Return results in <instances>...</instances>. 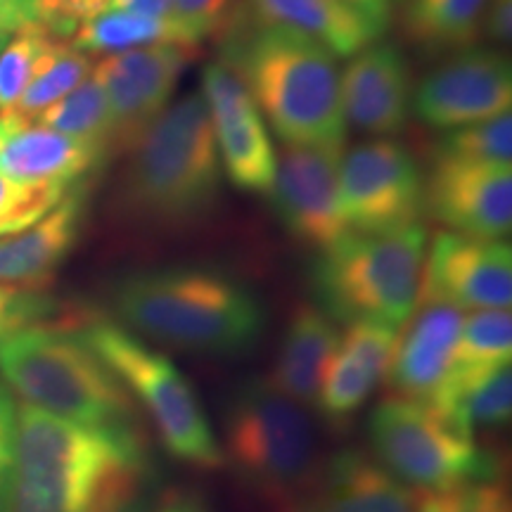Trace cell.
Returning <instances> with one entry per match:
<instances>
[{
    "mask_svg": "<svg viewBox=\"0 0 512 512\" xmlns=\"http://www.w3.org/2000/svg\"><path fill=\"white\" fill-rule=\"evenodd\" d=\"M415 512H512L510 496L498 482L453 486L444 491H422Z\"/></svg>",
    "mask_w": 512,
    "mask_h": 512,
    "instance_id": "obj_33",
    "label": "cell"
},
{
    "mask_svg": "<svg viewBox=\"0 0 512 512\" xmlns=\"http://www.w3.org/2000/svg\"><path fill=\"white\" fill-rule=\"evenodd\" d=\"M425 259L422 223L394 233H347L313 266L320 309L339 323L370 320L401 330L418 309Z\"/></svg>",
    "mask_w": 512,
    "mask_h": 512,
    "instance_id": "obj_6",
    "label": "cell"
},
{
    "mask_svg": "<svg viewBox=\"0 0 512 512\" xmlns=\"http://www.w3.org/2000/svg\"><path fill=\"white\" fill-rule=\"evenodd\" d=\"M197 48L147 46L110 53L93 64L91 76L107 95L112 119L110 150L133 152L169 107Z\"/></svg>",
    "mask_w": 512,
    "mask_h": 512,
    "instance_id": "obj_11",
    "label": "cell"
},
{
    "mask_svg": "<svg viewBox=\"0 0 512 512\" xmlns=\"http://www.w3.org/2000/svg\"><path fill=\"white\" fill-rule=\"evenodd\" d=\"M157 465L140 427H95L17 408L12 512H145Z\"/></svg>",
    "mask_w": 512,
    "mask_h": 512,
    "instance_id": "obj_1",
    "label": "cell"
},
{
    "mask_svg": "<svg viewBox=\"0 0 512 512\" xmlns=\"http://www.w3.org/2000/svg\"><path fill=\"white\" fill-rule=\"evenodd\" d=\"M425 207L458 235L503 240L512 226V166L437 157Z\"/></svg>",
    "mask_w": 512,
    "mask_h": 512,
    "instance_id": "obj_16",
    "label": "cell"
},
{
    "mask_svg": "<svg viewBox=\"0 0 512 512\" xmlns=\"http://www.w3.org/2000/svg\"><path fill=\"white\" fill-rule=\"evenodd\" d=\"M337 147L287 145L271 188L273 209L294 240L323 252L351 233L339 209Z\"/></svg>",
    "mask_w": 512,
    "mask_h": 512,
    "instance_id": "obj_13",
    "label": "cell"
},
{
    "mask_svg": "<svg viewBox=\"0 0 512 512\" xmlns=\"http://www.w3.org/2000/svg\"><path fill=\"white\" fill-rule=\"evenodd\" d=\"M418 496L358 448H344L320 470L294 512H415Z\"/></svg>",
    "mask_w": 512,
    "mask_h": 512,
    "instance_id": "obj_20",
    "label": "cell"
},
{
    "mask_svg": "<svg viewBox=\"0 0 512 512\" xmlns=\"http://www.w3.org/2000/svg\"><path fill=\"white\" fill-rule=\"evenodd\" d=\"M482 34L494 43H510L512 0H489L482 19Z\"/></svg>",
    "mask_w": 512,
    "mask_h": 512,
    "instance_id": "obj_37",
    "label": "cell"
},
{
    "mask_svg": "<svg viewBox=\"0 0 512 512\" xmlns=\"http://www.w3.org/2000/svg\"><path fill=\"white\" fill-rule=\"evenodd\" d=\"M0 377L29 406L95 427H140L133 396L76 325L36 323L0 339Z\"/></svg>",
    "mask_w": 512,
    "mask_h": 512,
    "instance_id": "obj_4",
    "label": "cell"
},
{
    "mask_svg": "<svg viewBox=\"0 0 512 512\" xmlns=\"http://www.w3.org/2000/svg\"><path fill=\"white\" fill-rule=\"evenodd\" d=\"M463 311L446 304H418L408 328L396 339V349L384 382L394 396L430 401L451 368L453 351L463 325Z\"/></svg>",
    "mask_w": 512,
    "mask_h": 512,
    "instance_id": "obj_21",
    "label": "cell"
},
{
    "mask_svg": "<svg viewBox=\"0 0 512 512\" xmlns=\"http://www.w3.org/2000/svg\"><path fill=\"white\" fill-rule=\"evenodd\" d=\"M76 328L140 401L171 458L204 470L226 463L200 396L169 356L112 320L83 318Z\"/></svg>",
    "mask_w": 512,
    "mask_h": 512,
    "instance_id": "obj_7",
    "label": "cell"
},
{
    "mask_svg": "<svg viewBox=\"0 0 512 512\" xmlns=\"http://www.w3.org/2000/svg\"><path fill=\"white\" fill-rule=\"evenodd\" d=\"M31 22H36V15L29 0H0V46Z\"/></svg>",
    "mask_w": 512,
    "mask_h": 512,
    "instance_id": "obj_38",
    "label": "cell"
},
{
    "mask_svg": "<svg viewBox=\"0 0 512 512\" xmlns=\"http://www.w3.org/2000/svg\"><path fill=\"white\" fill-rule=\"evenodd\" d=\"M512 105L510 57L494 48H465L418 83L411 110L439 131L501 117Z\"/></svg>",
    "mask_w": 512,
    "mask_h": 512,
    "instance_id": "obj_12",
    "label": "cell"
},
{
    "mask_svg": "<svg viewBox=\"0 0 512 512\" xmlns=\"http://www.w3.org/2000/svg\"><path fill=\"white\" fill-rule=\"evenodd\" d=\"M145 512H207L200 498L192 494H169L162 501H155Z\"/></svg>",
    "mask_w": 512,
    "mask_h": 512,
    "instance_id": "obj_42",
    "label": "cell"
},
{
    "mask_svg": "<svg viewBox=\"0 0 512 512\" xmlns=\"http://www.w3.org/2000/svg\"><path fill=\"white\" fill-rule=\"evenodd\" d=\"M221 166L240 190L271 195L278 155L247 86L226 64H209L202 76Z\"/></svg>",
    "mask_w": 512,
    "mask_h": 512,
    "instance_id": "obj_15",
    "label": "cell"
},
{
    "mask_svg": "<svg viewBox=\"0 0 512 512\" xmlns=\"http://www.w3.org/2000/svg\"><path fill=\"white\" fill-rule=\"evenodd\" d=\"M53 311L55 302L43 294L0 287V339L27 325L46 323Z\"/></svg>",
    "mask_w": 512,
    "mask_h": 512,
    "instance_id": "obj_36",
    "label": "cell"
},
{
    "mask_svg": "<svg viewBox=\"0 0 512 512\" xmlns=\"http://www.w3.org/2000/svg\"><path fill=\"white\" fill-rule=\"evenodd\" d=\"M174 19L195 46L235 24L238 0H171Z\"/></svg>",
    "mask_w": 512,
    "mask_h": 512,
    "instance_id": "obj_34",
    "label": "cell"
},
{
    "mask_svg": "<svg viewBox=\"0 0 512 512\" xmlns=\"http://www.w3.org/2000/svg\"><path fill=\"white\" fill-rule=\"evenodd\" d=\"M512 354V318L510 311L486 309L463 318L453 351L451 368L456 373H477L510 363Z\"/></svg>",
    "mask_w": 512,
    "mask_h": 512,
    "instance_id": "obj_28",
    "label": "cell"
},
{
    "mask_svg": "<svg viewBox=\"0 0 512 512\" xmlns=\"http://www.w3.org/2000/svg\"><path fill=\"white\" fill-rule=\"evenodd\" d=\"M342 107L347 124L370 136H394L406 126L411 114V72L399 46L370 43L351 55L339 72Z\"/></svg>",
    "mask_w": 512,
    "mask_h": 512,
    "instance_id": "obj_17",
    "label": "cell"
},
{
    "mask_svg": "<svg viewBox=\"0 0 512 512\" xmlns=\"http://www.w3.org/2000/svg\"><path fill=\"white\" fill-rule=\"evenodd\" d=\"M107 10L133 12V15L152 19H174V3L171 0H110V8Z\"/></svg>",
    "mask_w": 512,
    "mask_h": 512,
    "instance_id": "obj_39",
    "label": "cell"
},
{
    "mask_svg": "<svg viewBox=\"0 0 512 512\" xmlns=\"http://www.w3.org/2000/svg\"><path fill=\"white\" fill-rule=\"evenodd\" d=\"M221 157L202 93L174 102L145 133L126 174V207L155 226L200 221L219 200Z\"/></svg>",
    "mask_w": 512,
    "mask_h": 512,
    "instance_id": "obj_5",
    "label": "cell"
},
{
    "mask_svg": "<svg viewBox=\"0 0 512 512\" xmlns=\"http://www.w3.org/2000/svg\"><path fill=\"white\" fill-rule=\"evenodd\" d=\"M72 185L27 183L0 176V238L27 230L64 200Z\"/></svg>",
    "mask_w": 512,
    "mask_h": 512,
    "instance_id": "obj_32",
    "label": "cell"
},
{
    "mask_svg": "<svg viewBox=\"0 0 512 512\" xmlns=\"http://www.w3.org/2000/svg\"><path fill=\"white\" fill-rule=\"evenodd\" d=\"M339 209L351 233H394L420 223L425 178L394 140H370L342 155Z\"/></svg>",
    "mask_w": 512,
    "mask_h": 512,
    "instance_id": "obj_10",
    "label": "cell"
},
{
    "mask_svg": "<svg viewBox=\"0 0 512 512\" xmlns=\"http://www.w3.org/2000/svg\"><path fill=\"white\" fill-rule=\"evenodd\" d=\"M344 3H349L351 8L363 12V15L373 19L377 27H382L384 31H387L389 22H392V0H344Z\"/></svg>",
    "mask_w": 512,
    "mask_h": 512,
    "instance_id": "obj_41",
    "label": "cell"
},
{
    "mask_svg": "<svg viewBox=\"0 0 512 512\" xmlns=\"http://www.w3.org/2000/svg\"><path fill=\"white\" fill-rule=\"evenodd\" d=\"M36 124L67 133V136L100 143L110 150V105H107L105 91L93 76H88L72 93L50 105L46 112L38 114Z\"/></svg>",
    "mask_w": 512,
    "mask_h": 512,
    "instance_id": "obj_29",
    "label": "cell"
},
{
    "mask_svg": "<svg viewBox=\"0 0 512 512\" xmlns=\"http://www.w3.org/2000/svg\"><path fill=\"white\" fill-rule=\"evenodd\" d=\"M107 147L46 126H24L0 150V176L27 183H79L100 166Z\"/></svg>",
    "mask_w": 512,
    "mask_h": 512,
    "instance_id": "obj_22",
    "label": "cell"
},
{
    "mask_svg": "<svg viewBox=\"0 0 512 512\" xmlns=\"http://www.w3.org/2000/svg\"><path fill=\"white\" fill-rule=\"evenodd\" d=\"M93 72V60L91 55L81 53V50L72 48L67 43L53 62L36 76V81L24 91L19 98L17 107L12 114H17L19 119L36 121L41 112H46L50 105H55L57 100H62L64 95H69L76 86H81Z\"/></svg>",
    "mask_w": 512,
    "mask_h": 512,
    "instance_id": "obj_30",
    "label": "cell"
},
{
    "mask_svg": "<svg viewBox=\"0 0 512 512\" xmlns=\"http://www.w3.org/2000/svg\"><path fill=\"white\" fill-rule=\"evenodd\" d=\"M489 0H406L403 31L422 50H465L482 34Z\"/></svg>",
    "mask_w": 512,
    "mask_h": 512,
    "instance_id": "obj_25",
    "label": "cell"
},
{
    "mask_svg": "<svg viewBox=\"0 0 512 512\" xmlns=\"http://www.w3.org/2000/svg\"><path fill=\"white\" fill-rule=\"evenodd\" d=\"M394 3H406V0H392V5H394Z\"/></svg>",
    "mask_w": 512,
    "mask_h": 512,
    "instance_id": "obj_44",
    "label": "cell"
},
{
    "mask_svg": "<svg viewBox=\"0 0 512 512\" xmlns=\"http://www.w3.org/2000/svg\"><path fill=\"white\" fill-rule=\"evenodd\" d=\"M399 330L370 320L349 323L339 335L335 356L313 406L330 425H347L366 406L377 384L387 377Z\"/></svg>",
    "mask_w": 512,
    "mask_h": 512,
    "instance_id": "obj_18",
    "label": "cell"
},
{
    "mask_svg": "<svg viewBox=\"0 0 512 512\" xmlns=\"http://www.w3.org/2000/svg\"><path fill=\"white\" fill-rule=\"evenodd\" d=\"M339 344V330L320 306L299 304L280 342L271 384L287 399L313 406Z\"/></svg>",
    "mask_w": 512,
    "mask_h": 512,
    "instance_id": "obj_23",
    "label": "cell"
},
{
    "mask_svg": "<svg viewBox=\"0 0 512 512\" xmlns=\"http://www.w3.org/2000/svg\"><path fill=\"white\" fill-rule=\"evenodd\" d=\"M31 8H34V15H36V22L43 24L50 34H55L57 38H67L64 36V29H62V10H64V3L67 0H29Z\"/></svg>",
    "mask_w": 512,
    "mask_h": 512,
    "instance_id": "obj_40",
    "label": "cell"
},
{
    "mask_svg": "<svg viewBox=\"0 0 512 512\" xmlns=\"http://www.w3.org/2000/svg\"><path fill=\"white\" fill-rule=\"evenodd\" d=\"M512 302V249L503 240L439 233L422 268L420 302L453 309H501Z\"/></svg>",
    "mask_w": 512,
    "mask_h": 512,
    "instance_id": "obj_14",
    "label": "cell"
},
{
    "mask_svg": "<svg viewBox=\"0 0 512 512\" xmlns=\"http://www.w3.org/2000/svg\"><path fill=\"white\" fill-rule=\"evenodd\" d=\"M226 67L245 83L261 117L287 145L344 150L347 117L335 55L280 24L235 36Z\"/></svg>",
    "mask_w": 512,
    "mask_h": 512,
    "instance_id": "obj_3",
    "label": "cell"
},
{
    "mask_svg": "<svg viewBox=\"0 0 512 512\" xmlns=\"http://www.w3.org/2000/svg\"><path fill=\"white\" fill-rule=\"evenodd\" d=\"M0 48H3V46H0Z\"/></svg>",
    "mask_w": 512,
    "mask_h": 512,
    "instance_id": "obj_45",
    "label": "cell"
},
{
    "mask_svg": "<svg viewBox=\"0 0 512 512\" xmlns=\"http://www.w3.org/2000/svg\"><path fill=\"white\" fill-rule=\"evenodd\" d=\"M114 311L133 335L204 356L247 354L266 328L256 294L233 275L204 266L126 275L114 290Z\"/></svg>",
    "mask_w": 512,
    "mask_h": 512,
    "instance_id": "obj_2",
    "label": "cell"
},
{
    "mask_svg": "<svg viewBox=\"0 0 512 512\" xmlns=\"http://www.w3.org/2000/svg\"><path fill=\"white\" fill-rule=\"evenodd\" d=\"M86 214V185L74 183L64 200L41 221L0 238V287L43 290L76 247Z\"/></svg>",
    "mask_w": 512,
    "mask_h": 512,
    "instance_id": "obj_19",
    "label": "cell"
},
{
    "mask_svg": "<svg viewBox=\"0 0 512 512\" xmlns=\"http://www.w3.org/2000/svg\"><path fill=\"white\" fill-rule=\"evenodd\" d=\"M17 465V406L8 384L0 380V512H12Z\"/></svg>",
    "mask_w": 512,
    "mask_h": 512,
    "instance_id": "obj_35",
    "label": "cell"
},
{
    "mask_svg": "<svg viewBox=\"0 0 512 512\" xmlns=\"http://www.w3.org/2000/svg\"><path fill=\"white\" fill-rule=\"evenodd\" d=\"M256 24H280L323 43L335 57H351L384 34L373 19L344 0H247Z\"/></svg>",
    "mask_w": 512,
    "mask_h": 512,
    "instance_id": "obj_24",
    "label": "cell"
},
{
    "mask_svg": "<svg viewBox=\"0 0 512 512\" xmlns=\"http://www.w3.org/2000/svg\"><path fill=\"white\" fill-rule=\"evenodd\" d=\"M223 434V458L256 494L287 501L304 496L316 477L318 439L309 413L266 377L245 380L230 394Z\"/></svg>",
    "mask_w": 512,
    "mask_h": 512,
    "instance_id": "obj_8",
    "label": "cell"
},
{
    "mask_svg": "<svg viewBox=\"0 0 512 512\" xmlns=\"http://www.w3.org/2000/svg\"><path fill=\"white\" fill-rule=\"evenodd\" d=\"M375 460L420 491L496 482L501 460L425 401L389 396L368 422Z\"/></svg>",
    "mask_w": 512,
    "mask_h": 512,
    "instance_id": "obj_9",
    "label": "cell"
},
{
    "mask_svg": "<svg viewBox=\"0 0 512 512\" xmlns=\"http://www.w3.org/2000/svg\"><path fill=\"white\" fill-rule=\"evenodd\" d=\"M166 43L197 48L174 19H152L121 10L100 12L98 17L79 24L72 38V48L86 55H110Z\"/></svg>",
    "mask_w": 512,
    "mask_h": 512,
    "instance_id": "obj_26",
    "label": "cell"
},
{
    "mask_svg": "<svg viewBox=\"0 0 512 512\" xmlns=\"http://www.w3.org/2000/svg\"><path fill=\"white\" fill-rule=\"evenodd\" d=\"M439 159H458V162H512V114L479 121V124L460 126L448 131L437 145Z\"/></svg>",
    "mask_w": 512,
    "mask_h": 512,
    "instance_id": "obj_31",
    "label": "cell"
},
{
    "mask_svg": "<svg viewBox=\"0 0 512 512\" xmlns=\"http://www.w3.org/2000/svg\"><path fill=\"white\" fill-rule=\"evenodd\" d=\"M29 126L27 121H22L17 114H0V150H3L5 143L15 136L19 128Z\"/></svg>",
    "mask_w": 512,
    "mask_h": 512,
    "instance_id": "obj_43",
    "label": "cell"
},
{
    "mask_svg": "<svg viewBox=\"0 0 512 512\" xmlns=\"http://www.w3.org/2000/svg\"><path fill=\"white\" fill-rule=\"evenodd\" d=\"M67 41L31 22L15 31L0 48V114H12L24 91L55 60Z\"/></svg>",
    "mask_w": 512,
    "mask_h": 512,
    "instance_id": "obj_27",
    "label": "cell"
}]
</instances>
